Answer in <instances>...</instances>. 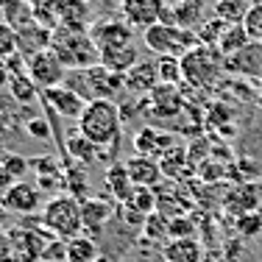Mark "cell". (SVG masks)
Masks as SVG:
<instances>
[{"instance_id": "cell-3", "label": "cell", "mask_w": 262, "mask_h": 262, "mask_svg": "<svg viewBox=\"0 0 262 262\" xmlns=\"http://www.w3.org/2000/svg\"><path fill=\"white\" fill-rule=\"evenodd\" d=\"M42 226L53 237L73 240L84 234V221H81V201L73 195H56L42 207Z\"/></svg>"}, {"instance_id": "cell-9", "label": "cell", "mask_w": 262, "mask_h": 262, "mask_svg": "<svg viewBox=\"0 0 262 262\" xmlns=\"http://www.w3.org/2000/svg\"><path fill=\"white\" fill-rule=\"evenodd\" d=\"M142 103L148 106V115L159 117V120H173L182 115L184 109V95L179 92L176 84H159L154 92H148L142 98Z\"/></svg>"}, {"instance_id": "cell-1", "label": "cell", "mask_w": 262, "mask_h": 262, "mask_svg": "<svg viewBox=\"0 0 262 262\" xmlns=\"http://www.w3.org/2000/svg\"><path fill=\"white\" fill-rule=\"evenodd\" d=\"M120 106L115 101H90L84 109V115L78 117V131L103 151L106 145L115 148L117 140H120Z\"/></svg>"}, {"instance_id": "cell-21", "label": "cell", "mask_w": 262, "mask_h": 262, "mask_svg": "<svg viewBox=\"0 0 262 262\" xmlns=\"http://www.w3.org/2000/svg\"><path fill=\"white\" fill-rule=\"evenodd\" d=\"M106 187L109 192L115 195V201L126 204L134 192V182H131L128 170H126V162H115V165L106 167Z\"/></svg>"}, {"instance_id": "cell-43", "label": "cell", "mask_w": 262, "mask_h": 262, "mask_svg": "<svg viewBox=\"0 0 262 262\" xmlns=\"http://www.w3.org/2000/svg\"><path fill=\"white\" fill-rule=\"evenodd\" d=\"M9 257H11V237L0 226V259H9Z\"/></svg>"}, {"instance_id": "cell-34", "label": "cell", "mask_w": 262, "mask_h": 262, "mask_svg": "<svg viewBox=\"0 0 262 262\" xmlns=\"http://www.w3.org/2000/svg\"><path fill=\"white\" fill-rule=\"evenodd\" d=\"M0 167H3V170L9 173L14 182H20V179L26 176V170H31L28 159L20 157V154H3V157H0Z\"/></svg>"}, {"instance_id": "cell-12", "label": "cell", "mask_w": 262, "mask_h": 262, "mask_svg": "<svg viewBox=\"0 0 262 262\" xmlns=\"http://www.w3.org/2000/svg\"><path fill=\"white\" fill-rule=\"evenodd\" d=\"M39 187L36 184H28V182H14L9 190H3L0 195V204L3 209L9 212H17V215H34L39 209Z\"/></svg>"}, {"instance_id": "cell-11", "label": "cell", "mask_w": 262, "mask_h": 262, "mask_svg": "<svg viewBox=\"0 0 262 262\" xmlns=\"http://www.w3.org/2000/svg\"><path fill=\"white\" fill-rule=\"evenodd\" d=\"M42 103L48 106V109H53L56 115L61 117H70V120H78L81 115H84L86 109V101L78 95V92H73L70 86H53V90H42L39 92Z\"/></svg>"}, {"instance_id": "cell-32", "label": "cell", "mask_w": 262, "mask_h": 262, "mask_svg": "<svg viewBox=\"0 0 262 262\" xmlns=\"http://www.w3.org/2000/svg\"><path fill=\"white\" fill-rule=\"evenodd\" d=\"M142 232H145L148 240H170V217L162 215V212H151L142 223Z\"/></svg>"}, {"instance_id": "cell-31", "label": "cell", "mask_w": 262, "mask_h": 262, "mask_svg": "<svg viewBox=\"0 0 262 262\" xmlns=\"http://www.w3.org/2000/svg\"><path fill=\"white\" fill-rule=\"evenodd\" d=\"M159 142H162V131L154 128V126L140 128L134 137V148L142 157H159Z\"/></svg>"}, {"instance_id": "cell-18", "label": "cell", "mask_w": 262, "mask_h": 262, "mask_svg": "<svg viewBox=\"0 0 262 262\" xmlns=\"http://www.w3.org/2000/svg\"><path fill=\"white\" fill-rule=\"evenodd\" d=\"M59 26L73 28V31H90L92 28V6L86 0H61Z\"/></svg>"}, {"instance_id": "cell-37", "label": "cell", "mask_w": 262, "mask_h": 262, "mask_svg": "<svg viewBox=\"0 0 262 262\" xmlns=\"http://www.w3.org/2000/svg\"><path fill=\"white\" fill-rule=\"evenodd\" d=\"M243 26H246L248 36H251V42H262V3H254V6H251V11L246 14Z\"/></svg>"}, {"instance_id": "cell-49", "label": "cell", "mask_w": 262, "mask_h": 262, "mask_svg": "<svg viewBox=\"0 0 262 262\" xmlns=\"http://www.w3.org/2000/svg\"><path fill=\"white\" fill-rule=\"evenodd\" d=\"M26 3H36V0H26Z\"/></svg>"}, {"instance_id": "cell-29", "label": "cell", "mask_w": 262, "mask_h": 262, "mask_svg": "<svg viewBox=\"0 0 262 262\" xmlns=\"http://www.w3.org/2000/svg\"><path fill=\"white\" fill-rule=\"evenodd\" d=\"M128 209H134L137 215L148 217L151 212H157V192L151 190V187H134V192H131V198L126 201Z\"/></svg>"}, {"instance_id": "cell-30", "label": "cell", "mask_w": 262, "mask_h": 262, "mask_svg": "<svg viewBox=\"0 0 262 262\" xmlns=\"http://www.w3.org/2000/svg\"><path fill=\"white\" fill-rule=\"evenodd\" d=\"M157 67H159V81L162 84H184V70H182V59L176 56H157Z\"/></svg>"}, {"instance_id": "cell-6", "label": "cell", "mask_w": 262, "mask_h": 262, "mask_svg": "<svg viewBox=\"0 0 262 262\" xmlns=\"http://www.w3.org/2000/svg\"><path fill=\"white\" fill-rule=\"evenodd\" d=\"M28 76L36 86L42 90H53V86H61L67 78V67L59 61V56L53 51H42L28 59Z\"/></svg>"}, {"instance_id": "cell-28", "label": "cell", "mask_w": 262, "mask_h": 262, "mask_svg": "<svg viewBox=\"0 0 262 262\" xmlns=\"http://www.w3.org/2000/svg\"><path fill=\"white\" fill-rule=\"evenodd\" d=\"M251 42V36H248V31L243 23H237V26H229L226 31H223L221 42H217V51H221L223 56H232L237 51H243V48Z\"/></svg>"}, {"instance_id": "cell-25", "label": "cell", "mask_w": 262, "mask_h": 262, "mask_svg": "<svg viewBox=\"0 0 262 262\" xmlns=\"http://www.w3.org/2000/svg\"><path fill=\"white\" fill-rule=\"evenodd\" d=\"M98 257H101V251H98L95 237L78 234L67 240V262H95Z\"/></svg>"}, {"instance_id": "cell-24", "label": "cell", "mask_w": 262, "mask_h": 262, "mask_svg": "<svg viewBox=\"0 0 262 262\" xmlns=\"http://www.w3.org/2000/svg\"><path fill=\"white\" fill-rule=\"evenodd\" d=\"M0 17H3V23H9L14 31H20V28L31 26V23H36L34 20V9H31V3H26V0H6Z\"/></svg>"}, {"instance_id": "cell-15", "label": "cell", "mask_w": 262, "mask_h": 262, "mask_svg": "<svg viewBox=\"0 0 262 262\" xmlns=\"http://www.w3.org/2000/svg\"><path fill=\"white\" fill-rule=\"evenodd\" d=\"M51 42H53V31L39 26V23H31V26L17 31V53L26 56V59L42 51H51Z\"/></svg>"}, {"instance_id": "cell-27", "label": "cell", "mask_w": 262, "mask_h": 262, "mask_svg": "<svg viewBox=\"0 0 262 262\" xmlns=\"http://www.w3.org/2000/svg\"><path fill=\"white\" fill-rule=\"evenodd\" d=\"M159 165H162V173H165L167 179H182V176H184V170L190 167V157H187V148H184V145L170 148L167 154H162V157H159Z\"/></svg>"}, {"instance_id": "cell-46", "label": "cell", "mask_w": 262, "mask_h": 262, "mask_svg": "<svg viewBox=\"0 0 262 262\" xmlns=\"http://www.w3.org/2000/svg\"><path fill=\"white\" fill-rule=\"evenodd\" d=\"M0 157H3V137H0Z\"/></svg>"}, {"instance_id": "cell-23", "label": "cell", "mask_w": 262, "mask_h": 262, "mask_svg": "<svg viewBox=\"0 0 262 262\" xmlns=\"http://www.w3.org/2000/svg\"><path fill=\"white\" fill-rule=\"evenodd\" d=\"M251 6H254V0H215L212 3V17H221L229 26H237V23L246 20Z\"/></svg>"}, {"instance_id": "cell-40", "label": "cell", "mask_w": 262, "mask_h": 262, "mask_svg": "<svg viewBox=\"0 0 262 262\" xmlns=\"http://www.w3.org/2000/svg\"><path fill=\"white\" fill-rule=\"evenodd\" d=\"M207 123L209 126H226V123H232V109H229L223 101H217L215 106H209Z\"/></svg>"}, {"instance_id": "cell-42", "label": "cell", "mask_w": 262, "mask_h": 262, "mask_svg": "<svg viewBox=\"0 0 262 262\" xmlns=\"http://www.w3.org/2000/svg\"><path fill=\"white\" fill-rule=\"evenodd\" d=\"M237 229H240L243 234H248V237L259 234L262 232V215L259 212H248V215H243L240 221H237Z\"/></svg>"}, {"instance_id": "cell-14", "label": "cell", "mask_w": 262, "mask_h": 262, "mask_svg": "<svg viewBox=\"0 0 262 262\" xmlns=\"http://www.w3.org/2000/svg\"><path fill=\"white\" fill-rule=\"evenodd\" d=\"M162 84L159 81V67H157V59H142L140 64H134L131 70L126 73V90L131 95H140L145 98L148 92H154L157 86Z\"/></svg>"}, {"instance_id": "cell-50", "label": "cell", "mask_w": 262, "mask_h": 262, "mask_svg": "<svg viewBox=\"0 0 262 262\" xmlns=\"http://www.w3.org/2000/svg\"><path fill=\"white\" fill-rule=\"evenodd\" d=\"M254 3H262V0H254Z\"/></svg>"}, {"instance_id": "cell-20", "label": "cell", "mask_w": 262, "mask_h": 262, "mask_svg": "<svg viewBox=\"0 0 262 262\" xmlns=\"http://www.w3.org/2000/svg\"><path fill=\"white\" fill-rule=\"evenodd\" d=\"M140 51L134 45H126V48H112V51H101V64L112 73H120L126 76L134 64H140Z\"/></svg>"}, {"instance_id": "cell-2", "label": "cell", "mask_w": 262, "mask_h": 262, "mask_svg": "<svg viewBox=\"0 0 262 262\" xmlns=\"http://www.w3.org/2000/svg\"><path fill=\"white\" fill-rule=\"evenodd\" d=\"M51 51L59 56V61L67 70H86V67L101 64V51L92 42L90 31H73L59 26L53 31Z\"/></svg>"}, {"instance_id": "cell-35", "label": "cell", "mask_w": 262, "mask_h": 262, "mask_svg": "<svg viewBox=\"0 0 262 262\" xmlns=\"http://www.w3.org/2000/svg\"><path fill=\"white\" fill-rule=\"evenodd\" d=\"M14 53H17V31L9 23L0 20V61H6Z\"/></svg>"}, {"instance_id": "cell-45", "label": "cell", "mask_w": 262, "mask_h": 262, "mask_svg": "<svg viewBox=\"0 0 262 262\" xmlns=\"http://www.w3.org/2000/svg\"><path fill=\"white\" fill-rule=\"evenodd\" d=\"M257 101H259V106H262V86H259V95H257Z\"/></svg>"}, {"instance_id": "cell-36", "label": "cell", "mask_w": 262, "mask_h": 262, "mask_svg": "<svg viewBox=\"0 0 262 262\" xmlns=\"http://www.w3.org/2000/svg\"><path fill=\"white\" fill-rule=\"evenodd\" d=\"M28 167L39 173V179H51V176H61V167L53 157H34L28 159Z\"/></svg>"}, {"instance_id": "cell-5", "label": "cell", "mask_w": 262, "mask_h": 262, "mask_svg": "<svg viewBox=\"0 0 262 262\" xmlns=\"http://www.w3.org/2000/svg\"><path fill=\"white\" fill-rule=\"evenodd\" d=\"M142 42H145L148 51L157 56H176V59H182L187 51H192L198 45V34L190 28L170 26V23H157V26L142 31Z\"/></svg>"}, {"instance_id": "cell-8", "label": "cell", "mask_w": 262, "mask_h": 262, "mask_svg": "<svg viewBox=\"0 0 262 262\" xmlns=\"http://www.w3.org/2000/svg\"><path fill=\"white\" fill-rule=\"evenodd\" d=\"M223 73L226 76L262 81V42H248L243 51L223 56Z\"/></svg>"}, {"instance_id": "cell-10", "label": "cell", "mask_w": 262, "mask_h": 262, "mask_svg": "<svg viewBox=\"0 0 262 262\" xmlns=\"http://www.w3.org/2000/svg\"><path fill=\"white\" fill-rule=\"evenodd\" d=\"M165 9H167L165 0H123L120 14H123V20H126L131 28L145 31V28L162 23Z\"/></svg>"}, {"instance_id": "cell-44", "label": "cell", "mask_w": 262, "mask_h": 262, "mask_svg": "<svg viewBox=\"0 0 262 262\" xmlns=\"http://www.w3.org/2000/svg\"><path fill=\"white\" fill-rule=\"evenodd\" d=\"M95 262H112V259H109V257H103V254H101V257H98Z\"/></svg>"}, {"instance_id": "cell-7", "label": "cell", "mask_w": 262, "mask_h": 262, "mask_svg": "<svg viewBox=\"0 0 262 262\" xmlns=\"http://www.w3.org/2000/svg\"><path fill=\"white\" fill-rule=\"evenodd\" d=\"M92 42L98 45V51H112V48H126L134 45V28L126 20H95L90 28Z\"/></svg>"}, {"instance_id": "cell-39", "label": "cell", "mask_w": 262, "mask_h": 262, "mask_svg": "<svg viewBox=\"0 0 262 262\" xmlns=\"http://www.w3.org/2000/svg\"><path fill=\"white\" fill-rule=\"evenodd\" d=\"M42 262H67V240L53 237L48 248L42 251Z\"/></svg>"}, {"instance_id": "cell-41", "label": "cell", "mask_w": 262, "mask_h": 262, "mask_svg": "<svg viewBox=\"0 0 262 262\" xmlns=\"http://www.w3.org/2000/svg\"><path fill=\"white\" fill-rule=\"evenodd\" d=\"M26 131L31 137H36V140H51L53 137V128H51V123H48L45 117H31V120L26 123Z\"/></svg>"}, {"instance_id": "cell-13", "label": "cell", "mask_w": 262, "mask_h": 262, "mask_svg": "<svg viewBox=\"0 0 262 262\" xmlns=\"http://www.w3.org/2000/svg\"><path fill=\"white\" fill-rule=\"evenodd\" d=\"M204 11H207V0H173V3L165 9L162 23H170V26L195 31V26L204 23Z\"/></svg>"}, {"instance_id": "cell-22", "label": "cell", "mask_w": 262, "mask_h": 262, "mask_svg": "<svg viewBox=\"0 0 262 262\" xmlns=\"http://www.w3.org/2000/svg\"><path fill=\"white\" fill-rule=\"evenodd\" d=\"M64 151L76 159V165H84V167L92 165V162H98V157H101V148L92 145L81 131H78V134H70L64 140Z\"/></svg>"}, {"instance_id": "cell-17", "label": "cell", "mask_w": 262, "mask_h": 262, "mask_svg": "<svg viewBox=\"0 0 262 262\" xmlns=\"http://www.w3.org/2000/svg\"><path fill=\"white\" fill-rule=\"evenodd\" d=\"M112 217V204L106 198H86L81 201V221H84V234L98 237Z\"/></svg>"}, {"instance_id": "cell-19", "label": "cell", "mask_w": 262, "mask_h": 262, "mask_svg": "<svg viewBox=\"0 0 262 262\" xmlns=\"http://www.w3.org/2000/svg\"><path fill=\"white\" fill-rule=\"evenodd\" d=\"M165 262H201L204 259V246L195 237H184V240H167L162 248Z\"/></svg>"}, {"instance_id": "cell-16", "label": "cell", "mask_w": 262, "mask_h": 262, "mask_svg": "<svg viewBox=\"0 0 262 262\" xmlns=\"http://www.w3.org/2000/svg\"><path fill=\"white\" fill-rule=\"evenodd\" d=\"M126 170H128L134 187H157L159 179L165 176L159 159L157 157H142V154H137V157H131L126 162Z\"/></svg>"}, {"instance_id": "cell-47", "label": "cell", "mask_w": 262, "mask_h": 262, "mask_svg": "<svg viewBox=\"0 0 262 262\" xmlns=\"http://www.w3.org/2000/svg\"><path fill=\"white\" fill-rule=\"evenodd\" d=\"M0 262H17V259H14V257H9V259H0Z\"/></svg>"}, {"instance_id": "cell-48", "label": "cell", "mask_w": 262, "mask_h": 262, "mask_svg": "<svg viewBox=\"0 0 262 262\" xmlns=\"http://www.w3.org/2000/svg\"><path fill=\"white\" fill-rule=\"evenodd\" d=\"M86 3H90V6H92V3H98V0H86Z\"/></svg>"}, {"instance_id": "cell-4", "label": "cell", "mask_w": 262, "mask_h": 262, "mask_svg": "<svg viewBox=\"0 0 262 262\" xmlns=\"http://www.w3.org/2000/svg\"><path fill=\"white\" fill-rule=\"evenodd\" d=\"M182 70H184V84L195 86V90H207L223 73V53L212 45L198 42L192 51L182 56Z\"/></svg>"}, {"instance_id": "cell-38", "label": "cell", "mask_w": 262, "mask_h": 262, "mask_svg": "<svg viewBox=\"0 0 262 262\" xmlns=\"http://www.w3.org/2000/svg\"><path fill=\"white\" fill-rule=\"evenodd\" d=\"M184 237H195V221L190 217H170V240H184Z\"/></svg>"}, {"instance_id": "cell-33", "label": "cell", "mask_w": 262, "mask_h": 262, "mask_svg": "<svg viewBox=\"0 0 262 262\" xmlns=\"http://www.w3.org/2000/svg\"><path fill=\"white\" fill-rule=\"evenodd\" d=\"M226 28H229V23H223L221 17H209V20H204L201 26L195 28L198 42H201V45L217 48V42H221V36H223V31H226Z\"/></svg>"}, {"instance_id": "cell-26", "label": "cell", "mask_w": 262, "mask_h": 262, "mask_svg": "<svg viewBox=\"0 0 262 262\" xmlns=\"http://www.w3.org/2000/svg\"><path fill=\"white\" fill-rule=\"evenodd\" d=\"M223 207H226L232 215H248V212H257V192L251 187H240V190H232L226 198H223Z\"/></svg>"}]
</instances>
